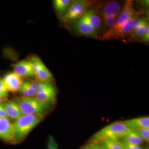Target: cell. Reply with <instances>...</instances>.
I'll return each instance as SVG.
<instances>
[{"label":"cell","instance_id":"1","mask_svg":"<svg viewBox=\"0 0 149 149\" xmlns=\"http://www.w3.org/2000/svg\"><path fill=\"white\" fill-rule=\"evenodd\" d=\"M130 129L123 124L122 121L114 122L102 128L94 134L91 139V142L101 143L106 140H120Z\"/></svg>","mask_w":149,"mask_h":149},{"label":"cell","instance_id":"2","mask_svg":"<svg viewBox=\"0 0 149 149\" xmlns=\"http://www.w3.org/2000/svg\"><path fill=\"white\" fill-rule=\"evenodd\" d=\"M41 115H23L12 124L16 143H20L40 122L43 119Z\"/></svg>","mask_w":149,"mask_h":149},{"label":"cell","instance_id":"3","mask_svg":"<svg viewBox=\"0 0 149 149\" xmlns=\"http://www.w3.org/2000/svg\"><path fill=\"white\" fill-rule=\"evenodd\" d=\"M92 5L93 3L90 1H72L68 12L61 21L64 23H74L85 16Z\"/></svg>","mask_w":149,"mask_h":149},{"label":"cell","instance_id":"4","mask_svg":"<svg viewBox=\"0 0 149 149\" xmlns=\"http://www.w3.org/2000/svg\"><path fill=\"white\" fill-rule=\"evenodd\" d=\"M16 103L23 115H41L50 107L38 101L35 98L22 97L16 100Z\"/></svg>","mask_w":149,"mask_h":149},{"label":"cell","instance_id":"5","mask_svg":"<svg viewBox=\"0 0 149 149\" xmlns=\"http://www.w3.org/2000/svg\"><path fill=\"white\" fill-rule=\"evenodd\" d=\"M138 17L139 13L137 12L122 26L117 28H111L108 29L102 36V40L121 39L130 36L133 31L134 24L138 18Z\"/></svg>","mask_w":149,"mask_h":149},{"label":"cell","instance_id":"6","mask_svg":"<svg viewBox=\"0 0 149 149\" xmlns=\"http://www.w3.org/2000/svg\"><path fill=\"white\" fill-rule=\"evenodd\" d=\"M35 98L47 106L50 107L56 101V90L52 82H39Z\"/></svg>","mask_w":149,"mask_h":149},{"label":"cell","instance_id":"7","mask_svg":"<svg viewBox=\"0 0 149 149\" xmlns=\"http://www.w3.org/2000/svg\"><path fill=\"white\" fill-rule=\"evenodd\" d=\"M32 65L34 76L40 82H52L54 77L42 60L37 55H33L28 60Z\"/></svg>","mask_w":149,"mask_h":149},{"label":"cell","instance_id":"8","mask_svg":"<svg viewBox=\"0 0 149 149\" xmlns=\"http://www.w3.org/2000/svg\"><path fill=\"white\" fill-rule=\"evenodd\" d=\"M122 8L120 3L115 1H110L97 3L94 10L102 19L107 17L118 16Z\"/></svg>","mask_w":149,"mask_h":149},{"label":"cell","instance_id":"9","mask_svg":"<svg viewBox=\"0 0 149 149\" xmlns=\"http://www.w3.org/2000/svg\"><path fill=\"white\" fill-rule=\"evenodd\" d=\"M136 13L137 12L134 8L133 1L132 0L126 1L120 13L118 15L114 26L112 28H117L122 26Z\"/></svg>","mask_w":149,"mask_h":149},{"label":"cell","instance_id":"10","mask_svg":"<svg viewBox=\"0 0 149 149\" xmlns=\"http://www.w3.org/2000/svg\"><path fill=\"white\" fill-rule=\"evenodd\" d=\"M0 139L10 144H16L12 124L10 120L0 117Z\"/></svg>","mask_w":149,"mask_h":149},{"label":"cell","instance_id":"11","mask_svg":"<svg viewBox=\"0 0 149 149\" xmlns=\"http://www.w3.org/2000/svg\"><path fill=\"white\" fill-rule=\"evenodd\" d=\"M74 28L76 33L80 36L92 38L98 36V32L91 27L83 17L74 22Z\"/></svg>","mask_w":149,"mask_h":149},{"label":"cell","instance_id":"12","mask_svg":"<svg viewBox=\"0 0 149 149\" xmlns=\"http://www.w3.org/2000/svg\"><path fill=\"white\" fill-rule=\"evenodd\" d=\"M13 72L21 78L34 76L32 65L28 60H23L14 65Z\"/></svg>","mask_w":149,"mask_h":149},{"label":"cell","instance_id":"13","mask_svg":"<svg viewBox=\"0 0 149 149\" xmlns=\"http://www.w3.org/2000/svg\"><path fill=\"white\" fill-rule=\"evenodd\" d=\"M3 81L8 91L12 92L19 91L23 82L22 78L14 72H9L5 74Z\"/></svg>","mask_w":149,"mask_h":149},{"label":"cell","instance_id":"14","mask_svg":"<svg viewBox=\"0 0 149 149\" xmlns=\"http://www.w3.org/2000/svg\"><path fill=\"white\" fill-rule=\"evenodd\" d=\"M7 116L9 119L16 121L23 116L21 111L16 101H9L3 102L1 104Z\"/></svg>","mask_w":149,"mask_h":149},{"label":"cell","instance_id":"15","mask_svg":"<svg viewBox=\"0 0 149 149\" xmlns=\"http://www.w3.org/2000/svg\"><path fill=\"white\" fill-rule=\"evenodd\" d=\"M39 82L33 81H23L19 92L24 97L34 98L37 93Z\"/></svg>","mask_w":149,"mask_h":149},{"label":"cell","instance_id":"16","mask_svg":"<svg viewBox=\"0 0 149 149\" xmlns=\"http://www.w3.org/2000/svg\"><path fill=\"white\" fill-rule=\"evenodd\" d=\"M122 122L131 129H138L142 128L149 129V117L135 118L122 121Z\"/></svg>","mask_w":149,"mask_h":149},{"label":"cell","instance_id":"17","mask_svg":"<svg viewBox=\"0 0 149 149\" xmlns=\"http://www.w3.org/2000/svg\"><path fill=\"white\" fill-rule=\"evenodd\" d=\"M83 18L96 31L98 32L100 29L102 24L101 18L94 9H90Z\"/></svg>","mask_w":149,"mask_h":149},{"label":"cell","instance_id":"18","mask_svg":"<svg viewBox=\"0 0 149 149\" xmlns=\"http://www.w3.org/2000/svg\"><path fill=\"white\" fill-rule=\"evenodd\" d=\"M120 141L125 145L141 146L144 143V141L135 129H130V130L123 136Z\"/></svg>","mask_w":149,"mask_h":149},{"label":"cell","instance_id":"19","mask_svg":"<svg viewBox=\"0 0 149 149\" xmlns=\"http://www.w3.org/2000/svg\"><path fill=\"white\" fill-rule=\"evenodd\" d=\"M71 0H54V7L59 19H61L66 14L72 3Z\"/></svg>","mask_w":149,"mask_h":149},{"label":"cell","instance_id":"20","mask_svg":"<svg viewBox=\"0 0 149 149\" xmlns=\"http://www.w3.org/2000/svg\"><path fill=\"white\" fill-rule=\"evenodd\" d=\"M102 143L104 145L107 149H125L124 145L120 140H106Z\"/></svg>","mask_w":149,"mask_h":149},{"label":"cell","instance_id":"21","mask_svg":"<svg viewBox=\"0 0 149 149\" xmlns=\"http://www.w3.org/2000/svg\"><path fill=\"white\" fill-rule=\"evenodd\" d=\"M149 27V23L148 22L147 19L145 18L142 24L139 28L138 29L136 32H134L133 34H131L130 36L134 39H138V38L141 39L143 36L145 32H146L148 27Z\"/></svg>","mask_w":149,"mask_h":149},{"label":"cell","instance_id":"22","mask_svg":"<svg viewBox=\"0 0 149 149\" xmlns=\"http://www.w3.org/2000/svg\"><path fill=\"white\" fill-rule=\"evenodd\" d=\"M117 16H111L107 17L106 18H102V22H103V24L108 28V29L113 27L116 22Z\"/></svg>","mask_w":149,"mask_h":149},{"label":"cell","instance_id":"23","mask_svg":"<svg viewBox=\"0 0 149 149\" xmlns=\"http://www.w3.org/2000/svg\"><path fill=\"white\" fill-rule=\"evenodd\" d=\"M139 134L141 138L144 141V142H146L149 143V129L146 128H142V129H135Z\"/></svg>","mask_w":149,"mask_h":149},{"label":"cell","instance_id":"24","mask_svg":"<svg viewBox=\"0 0 149 149\" xmlns=\"http://www.w3.org/2000/svg\"><path fill=\"white\" fill-rule=\"evenodd\" d=\"M8 96V91L7 90L3 79L0 78V98L4 100Z\"/></svg>","mask_w":149,"mask_h":149},{"label":"cell","instance_id":"25","mask_svg":"<svg viewBox=\"0 0 149 149\" xmlns=\"http://www.w3.org/2000/svg\"><path fill=\"white\" fill-rule=\"evenodd\" d=\"M144 18H137V19L135 21L134 24L133 28V31L132 32V34H133L134 32H136L138 29L141 26V25L142 24L143 22L144 21ZM130 34V35H131Z\"/></svg>","mask_w":149,"mask_h":149},{"label":"cell","instance_id":"26","mask_svg":"<svg viewBox=\"0 0 149 149\" xmlns=\"http://www.w3.org/2000/svg\"><path fill=\"white\" fill-rule=\"evenodd\" d=\"M140 40L143 43H149V27H148L146 32H145L143 36L140 39Z\"/></svg>","mask_w":149,"mask_h":149},{"label":"cell","instance_id":"27","mask_svg":"<svg viewBox=\"0 0 149 149\" xmlns=\"http://www.w3.org/2000/svg\"><path fill=\"white\" fill-rule=\"evenodd\" d=\"M98 144L99 143L91 142L90 144L85 145L84 147L81 148V149H97Z\"/></svg>","mask_w":149,"mask_h":149},{"label":"cell","instance_id":"28","mask_svg":"<svg viewBox=\"0 0 149 149\" xmlns=\"http://www.w3.org/2000/svg\"><path fill=\"white\" fill-rule=\"evenodd\" d=\"M124 145V147L125 149H146L141 146L137 145Z\"/></svg>","mask_w":149,"mask_h":149},{"label":"cell","instance_id":"29","mask_svg":"<svg viewBox=\"0 0 149 149\" xmlns=\"http://www.w3.org/2000/svg\"><path fill=\"white\" fill-rule=\"evenodd\" d=\"M0 117L5 118L8 119L10 120V119L7 116L5 112L3 107L1 106V104L0 105Z\"/></svg>","mask_w":149,"mask_h":149},{"label":"cell","instance_id":"30","mask_svg":"<svg viewBox=\"0 0 149 149\" xmlns=\"http://www.w3.org/2000/svg\"><path fill=\"white\" fill-rule=\"evenodd\" d=\"M97 149H107L103 143H99Z\"/></svg>","mask_w":149,"mask_h":149},{"label":"cell","instance_id":"31","mask_svg":"<svg viewBox=\"0 0 149 149\" xmlns=\"http://www.w3.org/2000/svg\"><path fill=\"white\" fill-rule=\"evenodd\" d=\"M3 102V100L0 98V105L2 104V103Z\"/></svg>","mask_w":149,"mask_h":149}]
</instances>
